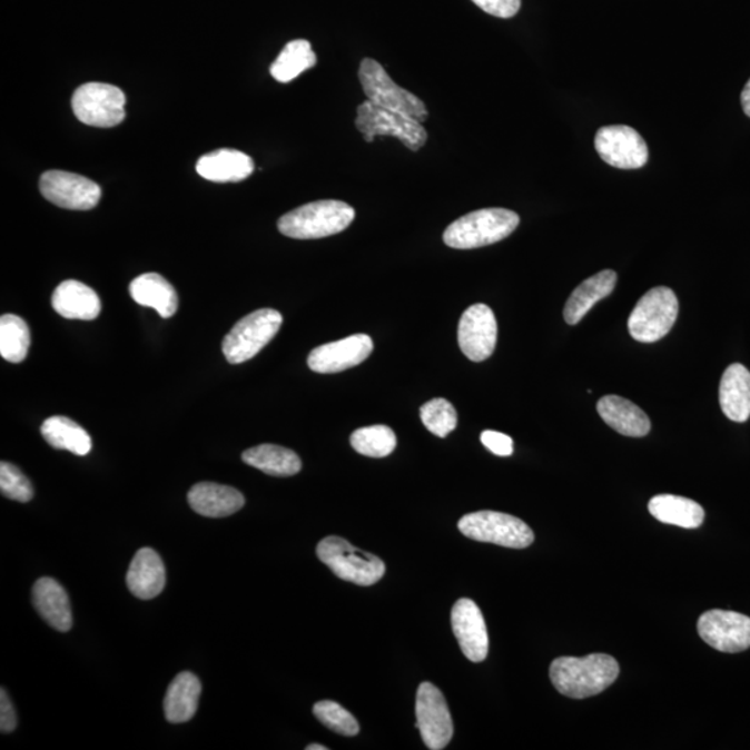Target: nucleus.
<instances>
[{"label":"nucleus","instance_id":"25","mask_svg":"<svg viewBox=\"0 0 750 750\" xmlns=\"http://www.w3.org/2000/svg\"><path fill=\"white\" fill-rule=\"evenodd\" d=\"M618 283V274L613 270H603L585 279L570 295L564 306V320L574 326L590 312L599 300L613 293Z\"/></svg>","mask_w":750,"mask_h":750},{"label":"nucleus","instance_id":"33","mask_svg":"<svg viewBox=\"0 0 750 750\" xmlns=\"http://www.w3.org/2000/svg\"><path fill=\"white\" fill-rule=\"evenodd\" d=\"M351 445L363 456L385 457L395 451L396 435L386 425H372L356 430L351 436Z\"/></svg>","mask_w":750,"mask_h":750},{"label":"nucleus","instance_id":"18","mask_svg":"<svg viewBox=\"0 0 750 750\" xmlns=\"http://www.w3.org/2000/svg\"><path fill=\"white\" fill-rule=\"evenodd\" d=\"M188 502L200 516L220 519L239 512L245 505V497L233 486L199 483L190 489Z\"/></svg>","mask_w":750,"mask_h":750},{"label":"nucleus","instance_id":"19","mask_svg":"<svg viewBox=\"0 0 750 750\" xmlns=\"http://www.w3.org/2000/svg\"><path fill=\"white\" fill-rule=\"evenodd\" d=\"M166 585V569L161 557L150 547L136 553L127 573V586L144 601L159 596Z\"/></svg>","mask_w":750,"mask_h":750},{"label":"nucleus","instance_id":"7","mask_svg":"<svg viewBox=\"0 0 750 750\" xmlns=\"http://www.w3.org/2000/svg\"><path fill=\"white\" fill-rule=\"evenodd\" d=\"M677 317H679V299L674 290L657 287L638 302L630 316L629 332L638 343H657L670 333Z\"/></svg>","mask_w":750,"mask_h":750},{"label":"nucleus","instance_id":"40","mask_svg":"<svg viewBox=\"0 0 750 750\" xmlns=\"http://www.w3.org/2000/svg\"><path fill=\"white\" fill-rule=\"evenodd\" d=\"M741 102L743 111H746L747 116L750 117V80L748 81L746 88H743Z\"/></svg>","mask_w":750,"mask_h":750},{"label":"nucleus","instance_id":"29","mask_svg":"<svg viewBox=\"0 0 750 750\" xmlns=\"http://www.w3.org/2000/svg\"><path fill=\"white\" fill-rule=\"evenodd\" d=\"M243 461L274 477H290L302 468L300 458L294 451L272 444L250 447L243 453Z\"/></svg>","mask_w":750,"mask_h":750},{"label":"nucleus","instance_id":"27","mask_svg":"<svg viewBox=\"0 0 750 750\" xmlns=\"http://www.w3.org/2000/svg\"><path fill=\"white\" fill-rule=\"evenodd\" d=\"M201 685L198 677L188 671L172 680L165 698V714L172 724L187 723L198 710Z\"/></svg>","mask_w":750,"mask_h":750},{"label":"nucleus","instance_id":"28","mask_svg":"<svg viewBox=\"0 0 750 750\" xmlns=\"http://www.w3.org/2000/svg\"><path fill=\"white\" fill-rule=\"evenodd\" d=\"M649 512L660 523L682 529L701 527L704 511L699 503L677 495H658L649 502Z\"/></svg>","mask_w":750,"mask_h":750},{"label":"nucleus","instance_id":"39","mask_svg":"<svg viewBox=\"0 0 750 750\" xmlns=\"http://www.w3.org/2000/svg\"><path fill=\"white\" fill-rule=\"evenodd\" d=\"M17 727V716L13 703H11L8 691L2 688L0 691V730L3 734L13 732Z\"/></svg>","mask_w":750,"mask_h":750},{"label":"nucleus","instance_id":"5","mask_svg":"<svg viewBox=\"0 0 750 750\" xmlns=\"http://www.w3.org/2000/svg\"><path fill=\"white\" fill-rule=\"evenodd\" d=\"M283 326L282 313L259 309L235 324L223 341V354L231 365H240L255 357Z\"/></svg>","mask_w":750,"mask_h":750},{"label":"nucleus","instance_id":"34","mask_svg":"<svg viewBox=\"0 0 750 750\" xmlns=\"http://www.w3.org/2000/svg\"><path fill=\"white\" fill-rule=\"evenodd\" d=\"M420 417H422L425 428L440 438H445L457 425L455 407L444 397H435V399L425 403L420 408Z\"/></svg>","mask_w":750,"mask_h":750},{"label":"nucleus","instance_id":"2","mask_svg":"<svg viewBox=\"0 0 750 750\" xmlns=\"http://www.w3.org/2000/svg\"><path fill=\"white\" fill-rule=\"evenodd\" d=\"M355 220L354 207L341 200H317L287 213L279 233L294 239H318L345 231Z\"/></svg>","mask_w":750,"mask_h":750},{"label":"nucleus","instance_id":"9","mask_svg":"<svg viewBox=\"0 0 750 750\" xmlns=\"http://www.w3.org/2000/svg\"><path fill=\"white\" fill-rule=\"evenodd\" d=\"M464 536L478 542L524 550L534 542L533 530L511 514L483 511L466 514L458 522Z\"/></svg>","mask_w":750,"mask_h":750},{"label":"nucleus","instance_id":"30","mask_svg":"<svg viewBox=\"0 0 750 750\" xmlns=\"http://www.w3.org/2000/svg\"><path fill=\"white\" fill-rule=\"evenodd\" d=\"M41 434L55 450L69 451L77 456H87L92 450V440L87 431L63 416L45 420Z\"/></svg>","mask_w":750,"mask_h":750},{"label":"nucleus","instance_id":"14","mask_svg":"<svg viewBox=\"0 0 750 750\" xmlns=\"http://www.w3.org/2000/svg\"><path fill=\"white\" fill-rule=\"evenodd\" d=\"M698 632L708 645L724 653L750 648V618L729 610H709L698 621Z\"/></svg>","mask_w":750,"mask_h":750},{"label":"nucleus","instance_id":"38","mask_svg":"<svg viewBox=\"0 0 750 750\" xmlns=\"http://www.w3.org/2000/svg\"><path fill=\"white\" fill-rule=\"evenodd\" d=\"M481 442L486 450L494 453L496 456H511L513 453V440L511 436L497 431L486 430L481 434Z\"/></svg>","mask_w":750,"mask_h":750},{"label":"nucleus","instance_id":"37","mask_svg":"<svg viewBox=\"0 0 750 750\" xmlns=\"http://www.w3.org/2000/svg\"><path fill=\"white\" fill-rule=\"evenodd\" d=\"M481 10L500 19H512L522 8V0H472Z\"/></svg>","mask_w":750,"mask_h":750},{"label":"nucleus","instance_id":"1","mask_svg":"<svg viewBox=\"0 0 750 750\" xmlns=\"http://www.w3.org/2000/svg\"><path fill=\"white\" fill-rule=\"evenodd\" d=\"M618 660L609 654L592 653L585 658H559L551 664V680L562 695L585 699L608 690L618 680Z\"/></svg>","mask_w":750,"mask_h":750},{"label":"nucleus","instance_id":"10","mask_svg":"<svg viewBox=\"0 0 750 750\" xmlns=\"http://www.w3.org/2000/svg\"><path fill=\"white\" fill-rule=\"evenodd\" d=\"M72 110L83 125L109 128L126 119V95L103 82L83 83L71 99Z\"/></svg>","mask_w":750,"mask_h":750},{"label":"nucleus","instance_id":"11","mask_svg":"<svg viewBox=\"0 0 750 750\" xmlns=\"http://www.w3.org/2000/svg\"><path fill=\"white\" fill-rule=\"evenodd\" d=\"M416 729L422 734L425 747L442 750L453 737V721L444 693L431 682L418 687L416 698Z\"/></svg>","mask_w":750,"mask_h":750},{"label":"nucleus","instance_id":"13","mask_svg":"<svg viewBox=\"0 0 750 750\" xmlns=\"http://www.w3.org/2000/svg\"><path fill=\"white\" fill-rule=\"evenodd\" d=\"M39 188L45 199L69 210H91L102 196V189L97 182L76 172L61 170L43 172Z\"/></svg>","mask_w":750,"mask_h":750},{"label":"nucleus","instance_id":"32","mask_svg":"<svg viewBox=\"0 0 750 750\" xmlns=\"http://www.w3.org/2000/svg\"><path fill=\"white\" fill-rule=\"evenodd\" d=\"M30 328L21 317L4 315L0 318V355L10 363H21L30 349Z\"/></svg>","mask_w":750,"mask_h":750},{"label":"nucleus","instance_id":"31","mask_svg":"<svg viewBox=\"0 0 750 750\" xmlns=\"http://www.w3.org/2000/svg\"><path fill=\"white\" fill-rule=\"evenodd\" d=\"M317 65V56L306 39H295L282 50L270 67V72L278 82L287 83L299 77L302 72Z\"/></svg>","mask_w":750,"mask_h":750},{"label":"nucleus","instance_id":"3","mask_svg":"<svg viewBox=\"0 0 750 750\" xmlns=\"http://www.w3.org/2000/svg\"><path fill=\"white\" fill-rule=\"evenodd\" d=\"M519 224L517 213L501 207L472 211L445 229L444 243L453 249L483 248L507 238Z\"/></svg>","mask_w":750,"mask_h":750},{"label":"nucleus","instance_id":"41","mask_svg":"<svg viewBox=\"0 0 750 750\" xmlns=\"http://www.w3.org/2000/svg\"><path fill=\"white\" fill-rule=\"evenodd\" d=\"M307 750H327V747L320 746V743H312V746L306 748Z\"/></svg>","mask_w":750,"mask_h":750},{"label":"nucleus","instance_id":"36","mask_svg":"<svg viewBox=\"0 0 750 750\" xmlns=\"http://www.w3.org/2000/svg\"><path fill=\"white\" fill-rule=\"evenodd\" d=\"M0 491L9 500L21 503L30 502L33 496L30 480L20 472L19 467L8 462L0 464Z\"/></svg>","mask_w":750,"mask_h":750},{"label":"nucleus","instance_id":"16","mask_svg":"<svg viewBox=\"0 0 750 750\" xmlns=\"http://www.w3.org/2000/svg\"><path fill=\"white\" fill-rule=\"evenodd\" d=\"M451 621L464 657L470 662H484L489 657L490 640L484 615L477 603L472 599H458L452 609Z\"/></svg>","mask_w":750,"mask_h":750},{"label":"nucleus","instance_id":"4","mask_svg":"<svg viewBox=\"0 0 750 750\" xmlns=\"http://www.w3.org/2000/svg\"><path fill=\"white\" fill-rule=\"evenodd\" d=\"M317 556L338 579L362 586L377 584L386 570L379 557L357 550L341 536L324 539L317 545Z\"/></svg>","mask_w":750,"mask_h":750},{"label":"nucleus","instance_id":"22","mask_svg":"<svg viewBox=\"0 0 750 750\" xmlns=\"http://www.w3.org/2000/svg\"><path fill=\"white\" fill-rule=\"evenodd\" d=\"M254 169V160L235 149L215 150L201 156L196 164L198 175L213 182L244 181L251 176Z\"/></svg>","mask_w":750,"mask_h":750},{"label":"nucleus","instance_id":"8","mask_svg":"<svg viewBox=\"0 0 750 750\" xmlns=\"http://www.w3.org/2000/svg\"><path fill=\"white\" fill-rule=\"evenodd\" d=\"M355 126L367 144H372L378 136L395 137L412 152L422 149L428 138L423 122L396 114V111L379 108L371 100H366L357 108Z\"/></svg>","mask_w":750,"mask_h":750},{"label":"nucleus","instance_id":"35","mask_svg":"<svg viewBox=\"0 0 750 750\" xmlns=\"http://www.w3.org/2000/svg\"><path fill=\"white\" fill-rule=\"evenodd\" d=\"M318 721H322L327 729L345 737H355L359 734L361 727L357 720L339 703L333 701H322L313 708Z\"/></svg>","mask_w":750,"mask_h":750},{"label":"nucleus","instance_id":"26","mask_svg":"<svg viewBox=\"0 0 750 750\" xmlns=\"http://www.w3.org/2000/svg\"><path fill=\"white\" fill-rule=\"evenodd\" d=\"M130 294L138 305L155 309L164 318L175 316L178 309L176 289L160 274L147 273L134 279Z\"/></svg>","mask_w":750,"mask_h":750},{"label":"nucleus","instance_id":"17","mask_svg":"<svg viewBox=\"0 0 750 750\" xmlns=\"http://www.w3.org/2000/svg\"><path fill=\"white\" fill-rule=\"evenodd\" d=\"M373 349V339L368 335L356 334L313 349L307 365L315 373H341L359 366L372 355Z\"/></svg>","mask_w":750,"mask_h":750},{"label":"nucleus","instance_id":"21","mask_svg":"<svg viewBox=\"0 0 750 750\" xmlns=\"http://www.w3.org/2000/svg\"><path fill=\"white\" fill-rule=\"evenodd\" d=\"M598 413L609 427L618 431L621 435L641 438L651 431V420H649L647 413L625 397L618 395L603 396L598 402Z\"/></svg>","mask_w":750,"mask_h":750},{"label":"nucleus","instance_id":"20","mask_svg":"<svg viewBox=\"0 0 750 750\" xmlns=\"http://www.w3.org/2000/svg\"><path fill=\"white\" fill-rule=\"evenodd\" d=\"M32 602L37 612L55 630L67 632L72 626L69 595L58 581L43 576L32 588Z\"/></svg>","mask_w":750,"mask_h":750},{"label":"nucleus","instance_id":"12","mask_svg":"<svg viewBox=\"0 0 750 750\" xmlns=\"http://www.w3.org/2000/svg\"><path fill=\"white\" fill-rule=\"evenodd\" d=\"M595 148L603 161L621 170L641 169L649 158L645 139L634 128L626 126L599 128Z\"/></svg>","mask_w":750,"mask_h":750},{"label":"nucleus","instance_id":"24","mask_svg":"<svg viewBox=\"0 0 750 750\" xmlns=\"http://www.w3.org/2000/svg\"><path fill=\"white\" fill-rule=\"evenodd\" d=\"M720 406L732 422L746 423L750 417V372L740 363L727 367L721 377Z\"/></svg>","mask_w":750,"mask_h":750},{"label":"nucleus","instance_id":"23","mask_svg":"<svg viewBox=\"0 0 750 750\" xmlns=\"http://www.w3.org/2000/svg\"><path fill=\"white\" fill-rule=\"evenodd\" d=\"M52 306L56 313L69 320H95L102 309L98 294L76 279L61 283L55 289Z\"/></svg>","mask_w":750,"mask_h":750},{"label":"nucleus","instance_id":"15","mask_svg":"<svg viewBox=\"0 0 750 750\" xmlns=\"http://www.w3.org/2000/svg\"><path fill=\"white\" fill-rule=\"evenodd\" d=\"M458 346L472 362H484L494 354L497 341V323L491 307L470 306L463 313L457 332Z\"/></svg>","mask_w":750,"mask_h":750},{"label":"nucleus","instance_id":"6","mask_svg":"<svg viewBox=\"0 0 750 750\" xmlns=\"http://www.w3.org/2000/svg\"><path fill=\"white\" fill-rule=\"evenodd\" d=\"M359 80L367 100L379 108L396 111L403 116L424 122L428 119L427 106L416 95L397 86L384 67L374 59L361 63Z\"/></svg>","mask_w":750,"mask_h":750}]
</instances>
